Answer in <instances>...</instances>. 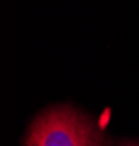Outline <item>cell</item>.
Wrapping results in <instances>:
<instances>
[{
	"mask_svg": "<svg viewBox=\"0 0 139 146\" xmlns=\"http://www.w3.org/2000/svg\"><path fill=\"white\" fill-rule=\"evenodd\" d=\"M119 146H139V142L135 140H123L119 143Z\"/></svg>",
	"mask_w": 139,
	"mask_h": 146,
	"instance_id": "cell-2",
	"label": "cell"
},
{
	"mask_svg": "<svg viewBox=\"0 0 139 146\" xmlns=\"http://www.w3.org/2000/svg\"><path fill=\"white\" fill-rule=\"evenodd\" d=\"M25 146H111L94 121L72 107H53L40 114Z\"/></svg>",
	"mask_w": 139,
	"mask_h": 146,
	"instance_id": "cell-1",
	"label": "cell"
}]
</instances>
